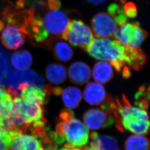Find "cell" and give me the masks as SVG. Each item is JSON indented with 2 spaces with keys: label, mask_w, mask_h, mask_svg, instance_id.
Masks as SVG:
<instances>
[{
  "label": "cell",
  "mask_w": 150,
  "mask_h": 150,
  "mask_svg": "<svg viewBox=\"0 0 150 150\" xmlns=\"http://www.w3.org/2000/svg\"><path fill=\"white\" fill-rule=\"evenodd\" d=\"M85 50L92 57L109 62L117 72L125 68L142 69L147 61L142 49L124 45L109 38H94Z\"/></svg>",
  "instance_id": "1"
},
{
  "label": "cell",
  "mask_w": 150,
  "mask_h": 150,
  "mask_svg": "<svg viewBox=\"0 0 150 150\" xmlns=\"http://www.w3.org/2000/svg\"><path fill=\"white\" fill-rule=\"evenodd\" d=\"M115 106L111 115L119 130L125 129L136 134H148L150 122L145 109L132 106L125 95L121 99L115 100Z\"/></svg>",
  "instance_id": "2"
},
{
  "label": "cell",
  "mask_w": 150,
  "mask_h": 150,
  "mask_svg": "<svg viewBox=\"0 0 150 150\" xmlns=\"http://www.w3.org/2000/svg\"><path fill=\"white\" fill-rule=\"evenodd\" d=\"M56 133L65 137L68 143L76 147L85 146L89 137L87 126L77 119L61 122L56 126Z\"/></svg>",
  "instance_id": "3"
},
{
  "label": "cell",
  "mask_w": 150,
  "mask_h": 150,
  "mask_svg": "<svg viewBox=\"0 0 150 150\" xmlns=\"http://www.w3.org/2000/svg\"><path fill=\"white\" fill-rule=\"evenodd\" d=\"M61 37L75 47L86 50L94 40L93 34L88 26L81 20L69 21Z\"/></svg>",
  "instance_id": "4"
},
{
  "label": "cell",
  "mask_w": 150,
  "mask_h": 150,
  "mask_svg": "<svg viewBox=\"0 0 150 150\" xmlns=\"http://www.w3.org/2000/svg\"><path fill=\"white\" fill-rule=\"evenodd\" d=\"M13 103L11 113L25 125H31L45 118V110L42 105L18 97L15 98Z\"/></svg>",
  "instance_id": "5"
},
{
  "label": "cell",
  "mask_w": 150,
  "mask_h": 150,
  "mask_svg": "<svg viewBox=\"0 0 150 150\" xmlns=\"http://www.w3.org/2000/svg\"><path fill=\"white\" fill-rule=\"evenodd\" d=\"M148 34L139 23H126L117 29L114 38L124 45L139 48L147 38Z\"/></svg>",
  "instance_id": "6"
},
{
  "label": "cell",
  "mask_w": 150,
  "mask_h": 150,
  "mask_svg": "<svg viewBox=\"0 0 150 150\" xmlns=\"http://www.w3.org/2000/svg\"><path fill=\"white\" fill-rule=\"evenodd\" d=\"M43 25L49 35L61 36L70 20L64 12L58 10H49L42 18Z\"/></svg>",
  "instance_id": "7"
},
{
  "label": "cell",
  "mask_w": 150,
  "mask_h": 150,
  "mask_svg": "<svg viewBox=\"0 0 150 150\" xmlns=\"http://www.w3.org/2000/svg\"><path fill=\"white\" fill-rule=\"evenodd\" d=\"M93 35L97 38L113 37L117 29V25L109 13L100 12L95 15L91 21Z\"/></svg>",
  "instance_id": "8"
},
{
  "label": "cell",
  "mask_w": 150,
  "mask_h": 150,
  "mask_svg": "<svg viewBox=\"0 0 150 150\" xmlns=\"http://www.w3.org/2000/svg\"><path fill=\"white\" fill-rule=\"evenodd\" d=\"M83 119L87 127L93 130L107 127L114 122L112 115L99 108H92L87 111L84 114Z\"/></svg>",
  "instance_id": "9"
},
{
  "label": "cell",
  "mask_w": 150,
  "mask_h": 150,
  "mask_svg": "<svg viewBox=\"0 0 150 150\" xmlns=\"http://www.w3.org/2000/svg\"><path fill=\"white\" fill-rule=\"evenodd\" d=\"M1 36L3 45L9 50H17L25 42V35L17 26L7 24Z\"/></svg>",
  "instance_id": "10"
},
{
  "label": "cell",
  "mask_w": 150,
  "mask_h": 150,
  "mask_svg": "<svg viewBox=\"0 0 150 150\" xmlns=\"http://www.w3.org/2000/svg\"><path fill=\"white\" fill-rule=\"evenodd\" d=\"M91 72L88 65L81 61L71 64L68 69V75L71 82L82 85L88 83L91 78Z\"/></svg>",
  "instance_id": "11"
},
{
  "label": "cell",
  "mask_w": 150,
  "mask_h": 150,
  "mask_svg": "<svg viewBox=\"0 0 150 150\" xmlns=\"http://www.w3.org/2000/svg\"><path fill=\"white\" fill-rule=\"evenodd\" d=\"M85 100L89 105H100L106 99V91L101 84L97 82L88 83L83 91Z\"/></svg>",
  "instance_id": "12"
},
{
  "label": "cell",
  "mask_w": 150,
  "mask_h": 150,
  "mask_svg": "<svg viewBox=\"0 0 150 150\" xmlns=\"http://www.w3.org/2000/svg\"><path fill=\"white\" fill-rule=\"evenodd\" d=\"M12 145L20 150H44L40 140L35 136L25 133L17 135Z\"/></svg>",
  "instance_id": "13"
},
{
  "label": "cell",
  "mask_w": 150,
  "mask_h": 150,
  "mask_svg": "<svg viewBox=\"0 0 150 150\" xmlns=\"http://www.w3.org/2000/svg\"><path fill=\"white\" fill-rule=\"evenodd\" d=\"M112 66L105 61H99L93 68L92 76L94 79L100 83H105L109 82L113 76Z\"/></svg>",
  "instance_id": "14"
},
{
  "label": "cell",
  "mask_w": 150,
  "mask_h": 150,
  "mask_svg": "<svg viewBox=\"0 0 150 150\" xmlns=\"http://www.w3.org/2000/svg\"><path fill=\"white\" fill-rule=\"evenodd\" d=\"M23 99L43 106L48 102L47 96L43 89L37 86L27 85L21 92Z\"/></svg>",
  "instance_id": "15"
},
{
  "label": "cell",
  "mask_w": 150,
  "mask_h": 150,
  "mask_svg": "<svg viewBox=\"0 0 150 150\" xmlns=\"http://www.w3.org/2000/svg\"><path fill=\"white\" fill-rule=\"evenodd\" d=\"M46 76L51 83L60 85L67 79V71L65 67L61 64L52 63L46 69Z\"/></svg>",
  "instance_id": "16"
},
{
  "label": "cell",
  "mask_w": 150,
  "mask_h": 150,
  "mask_svg": "<svg viewBox=\"0 0 150 150\" xmlns=\"http://www.w3.org/2000/svg\"><path fill=\"white\" fill-rule=\"evenodd\" d=\"M11 63L15 69L20 71L27 70L33 63V57L30 52L25 50L16 51L11 58Z\"/></svg>",
  "instance_id": "17"
},
{
  "label": "cell",
  "mask_w": 150,
  "mask_h": 150,
  "mask_svg": "<svg viewBox=\"0 0 150 150\" xmlns=\"http://www.w3.org/2000/svg\"><path fill=\"white\" fill-rule=\"evenodd\" d=\"M62 98L64 105L69 109H75L79 105L82 94L79 88L70 86L63 90Z\"/></svg>",
  "instance_id": "18"
},
{
  "label": "cell",
  "mask_w": 150,
  "mask_h": 150,
  "mask_svg": "<svg viewBox=\"0 0 150 150\" xmlns=\"http://www.w3.org/2000/svg\"><path fill=\"white\" fill-rule=\"evenodd\" d=\"M125 150H150L149 139L142 134L129 137L125 143Z\"/></svg>",
  "instance_id": "19"
},
{
  "label": "cell",
  "mask_w": 150,
  "mask_h": 150,
  "mask_svg": "<svg viewBox=\"0 0 150 150\" xmlns=\"http://www.w3.org/2000/svg\"><path fill=\"white\" fill-rule=\"evenodd\" d=\"M54 55L59 61L66 62L72 58L74 51L69 44L65 41H58L54 45Z\"/></svg>",
  "instance_id": "20"
},
{
  "label": "cell",
  "mask_w": 150,
  "mask_h": 150,
  "mask_svg": "<svg viewBox=\"0 0 150 150\" xmlns=\"http://www.w3.org/2000/svg\"><path fill=\"white\" fill-rule=\"evenodd\" d=\"M91 143L100 150H119L116 139L108 135H99L92 139Z\"/></svg>",
  "instance_id": "21"
},
{
  "label": "cell",
  "mask_w": 150,
  "mask_h": 150,
  "mask_svg": "<svg viewBox=\"0 0 150 150\" xmlns=\"http://www.w3.org/2000/svg\"><path fill=\"white\" fill-rule=\"evenodd\" d=\"M125 1L124 0H120V4L119 3H112L108 8V13L113 18L117 26H119L126 23L128 18L126 16L123 8Z\"/></svg>",
  "instance_id": "22"
},
{
  "label": "cell",
  "mask_w": 150,
  "mask_h": 150,
  "mask_svg": "<svg viewBox=\"0 0 150 150\" xmlns=\"http://www.w3.org/2000/svg\"><path fill=\"white\" fill-rule=\"evenodd\" d=\"M22 82H27L30 86H37L43 89L45 81L42 76L32 70H26L20 72Z\"/></svg>",
  "instance_id": "23"
},
{
  "label": "cell",
  "mask_w": 150,
  "mask_h": 150,
  "mask_svg": "<svg viewBox=\"0 0 150 150\" xmlns=\"http://www.w3.org/2000/svg\"><path fill=\"white\" fill-rule=\"evenodd\" d=\"M135 105L142 109H147L149 106L150 99V87L146 85H142L139 88L135 95Z\"/></svg>",
  "instance_id": "24"
},
{
  "label": "cell",
  "mask_w": 150,
  "mask_h": 150,
  "mask_svg": "<svg viewBox=\"0 0 150 150\" xmlns=\"http://www.w3.org/2000/svg\"><path fill=\"white\" fill-rule=\"evenodd\" d=\"M13 106L12 96L9 93L0 101V116L5 117H9Z\"/></svg>",
  "instance_id": "25"
},
{
  "label": "cell",
  "mask_w": 150,
  "mask_h": 150,
  "mask_svg": "<svg viewBox=\"0 0 150 150\" xmlns=\"http://www.w3.org/2000/svg\"><path fill=\"white\" fill-rule=\"evenodd\" d=\"M123 8L126 16L129 18H134L137 15V9L135 4L132 2L123 4Z\"/></svg>",
  "instance_id": "26"
},
{
  "label": "cell",
  "mask_w": 150,
  "mask_h": 150,
  "mask_svg": "<svg viewBox=\"0 0 150 150\" xmlns=\"http://www.w3.org/2000/svg\"><path fill=\"white\" fill-rule=\"evenodd\" d=\"M74 117V112L69 109H64L59 114V120L62 122H68Z\"/></svg>",
  "instance_id": "27"
},
{
  "label": "cell",
  "mask_w": 150,
  "mask_h": 150,
  "mask_svg": "<svg viewBox=\"0 0 150 150\" xmlns=\"http://www.w3.org/2000/svg\"><path fill=\"white\" fill-rule=\"evenodd\" d=\"M46 6L48 10H57L61 6V3L59 0H47Z\"/></svg>",
  "instance_id": "28"
},
{
  "label": "cell",
  "mask_w": 150,
  "mask_h": 150,
  "mask_svg": "<svg viewBox=\"0 0 150 150\" xmlns=\"http://www.w3.org/2000/svg\"><path fill=\"white\" fill-rule=\"evenodd\" d=\"M26 0H15V8L17 10L21 9L25 7Z\"/></svg>",
  "instance_id": "29"
},
{
  "label": "cell",
  "mask_w": 150,
  "mask_h": 150,
  "mask_svg": "<svg viewBox=\"0 0 150 150\" xmlns=\"http://www.w3.org/2000/svg\"><path fill=\"white\" fill-rule=\"evenodd\" d=\"M9 93V92L7 91V89H5L4 88H3V87H0V101Z\"/></svg>",
  "instance_id": "30"
},
{
  "label": "cell",
  "mask_w": 150,
  "mask_h": 150,
  "mask_svg": "<svg viewBox=\"0 0 150 150\" xmlns=\"http://www.w3.org/2000/svg\"><path fill=\"white\" fill-rule=\"evenodd\" d=\"M62 91V88L60 87H53L52 88V94H54V95L57 96L61 95Z\"/></svg>",
  "instance_id": "31"
},
{
  "label": "cell",
  "mask_w": 150,
  "mask_h": 150,
  "mask_svg": "<svg viewBox=\"0 0 150 150\" xmlns=\"http://www.w3.org/2000/svg\"><path fill=\"white\" fill-rule=\"evenodd\" d=\"M88 1L89 3L94 4H99L103 3L106 0H88Z\"/></svg>",
  "instance_id": "32"
},
{
  "label": "cell",
  "mask_w": 150,
  "mask_h": 150,
  "mask_svg": "<svg viewBox=\"0 0 150 150\" xmlns=\"http://www.w3.org/2000/svg\"><path fill=\"white\" fill-rule=\"evenodd\" d=\"M5 23L2 19H0V32H1L4 28Z\"/></svg>",
  "instance_id": "33"
},
{
  "label": "cell",
  "mask_w": 150,
  "mask_h": 150,
  "mask_svg": "<svg viewBox=\"0 0 150 150\" xmlns=\"http://www.w3.org/2000/svg\"><path fill=\"white\" fill-rule=\"evenodd\" d=\"M0 127H4V117L0 116Z\"/></svg>",
  "instance_id": "34"
},
{
  "label": "cell",
  "mask_w": 150,
  "mask_h": 150,
  "mask_svg": "<svg viewBox=\"0 0 150 150\" xmlns=\"http://www.w3.org/2000/svg\"><path fill=\"white\" fill-rule=\"evenodd\" d=\"M88 150H100L93 145L91 144H89V146H88Z\"/></svg>",
  "instance_id": "35"
},
{
  "label": "cell",
  "mask_w": 150,
  "mask_h": 150,
  "mask_svg": "<svg viewBox=\"0 0 150 150\" xmlns=\"http://www.w3.org/2000/svg\"><path fill=\"white\" fill-rule=\"evenodd\" d=\"M8 150H20L19 149H18L17 148H16V147H15V146H13V145H12L11 147H9Z\"/></svg>",
  "instance_id": "36"
},
{
  "label": "cell",
  "mask_w": 150,
  "mask_h": 150,
  "mask_svg": "<svg viewBox=\"0 0 150 150\" xmlns=\"http://www.w3.org/2000/svg\"><path fill=\"white\" fill-rule=\"evenodd\" d=\"M82 150H88V146H82Z\"/></svg>",
  "instance_id": "37"
}]
</instances>
